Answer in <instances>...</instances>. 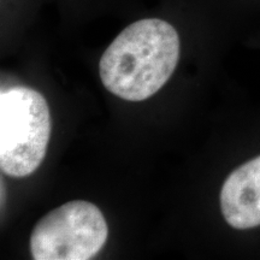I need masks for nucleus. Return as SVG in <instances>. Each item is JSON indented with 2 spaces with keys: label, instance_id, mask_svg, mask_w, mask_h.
Listing matches in <instances>:
<instances>
[{
  "label": "nucleus",
  "instance_id": "f257e3e1",
  "mask_svg": "<svg viewBox=\"0 0 260 260\" xmlns=\"http://www.w3.org/2000/svg\"><path fill=\"white\" fill-rule=\"evenodd\" d=\"M180 37L159 18L140 19L119 32L100 58L104 87L126 102H144L161 89L180 60Z\"/></svg>",
  "mask_w": 260,
  "mask_h": 260
},
{
  "label": "nucleus",
  "instance_id": "f03ea898",
  "mask_svg": "<svg viewBox=\"0 0 260 260\" xmlns=\"http://www.w3.org/2000/svg\"><path fill=\"white\" fill-rule=\"evenodd\" d=\"M52 130L50 107L41 93L16 86L0 93V169L27 177L46 155Z\"/></svg>",
  "mask_w": 260,
  "mask_h": 260
},
{
  "label": "nucleus",
  "instance_id": "7ed1b4c3",
  "mask_svg": "<svg viewBox=\"0 0 260 260\" xmlns=\"http://www.w3.org/2000/svg\"><path fill=\"white\" fill-rule=\"evenodd\" d=\"M109 226L100 209L74 200L52 210L37 223L30 236L35 260H88L103 249Z\"/></svg>",
  "mask_w": 260,
  "mask_h": 260
},
{
  "label": "nucleus",
  "instance_id": "20e7f679",
  "mask_svg": "<svg viewBox=\"0 0 260 260\" xmlns=\"http://www.w3.org/2000/svg\"><path fill=\"white\" fill-rule=\"evenodd\" d=\"M220 211L237 230L260 226V155L236 168L224 181Z\"/></svg>",
  "mask_w": 260,
  "mask_h": 260
}]
</instances>
